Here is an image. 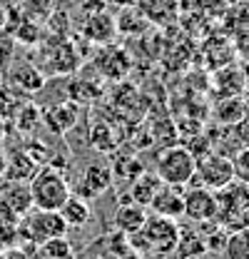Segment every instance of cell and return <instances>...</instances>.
<instances>
[{"instance_id":"obj_1","label":"cell","mask_w":249,"mask_h":259,"mask_svg":"<svg viewBox=\"0 0 249 259\" xmlns=\"http://www.w3.org/2000/svg\"><path fill=\"white\" fill-rule=\"evenodd\" d=\"M28 190H30L32 197V207L35 209H48V212H60L65 199L72 194L65 175L60 169L50 167V164L40 167L32 175V180L28 182Z\"/></svg>"},{"instance_id":"obj_2","label":"cell","mask_w":249,"mask_h":259,"mask_svg":"<svg viewBox=\"0 0 249 259\" xmlns=\"http://www.w3.org/2000/svg\"><path fill=\"white\" fill-rule=\"evenodd\" d=\"M224 232H237L249 227V187L242 182H232L217 194V217Z\"/></svg>"},{"instance_id":"obj_3","label":"cell","mask_w":249,"mask_h":259,"mask_svg":"<svg viewBox=\"0 0 249 259\" xmlns=\"http://www.w3.org/2000/svg\"><path fill=\"white\" fill-rule=\"evenodd\" d=\"M137 239H142V252L152 254V257H167L175 252L177 247V237H180V222L177 220H167L159 214H147L145 227L135 234Z\"/></svg>"},{"instance_id":"obj_4","label":"cell","mask_w":249,"mask_h":259,"mask_svg":"<svg viewBox=\"0 0 249 259\" xmlns=\"http://www.w3.org/2000/svg\"><path fill=\"white\" fill-rule=\"evenodd\" d=\"M194 169H197V160L185 145L167 147L157 157V177L162 180V185L187 187L194 180Z\"/></svg>"},{"instance_id":"obj_5","label":"cell","mask_w":249,"mask_h":259,"mask_svg":"<svg viewBox=\"0 0 249 259\" xmlns=\"http://www.w3.org/2000/svg\"><path fill=\"white\" fill-rule=\"evenodd\" d=\"M67 225L62 222L60 212H48V209H35L28 212L20 222H18V242H30L35 247H40L48 239L65 237Z\"/></svg>"},{"instance_id":"obj_6","label":"cell","mask_w":249,"mask_h":259,"mask_svg":"<svg viewBox=\"0 0 249 259\" xmlns=\"http://www.w3.org/2000/svg\"><path fill=\"white\" fill-rule=\"evenodd\" d=\"M194 180H199L202 187L219 192L227 185L234 182V169H232V157L222 155V152H210L204 157L197 160V169H194Z\"/></svg>"},{"instance_id":"obj_7","label":"cell","mask_w":249,"mask_h":259,"mask_svg":"<svg viewBox=\"0 0 249 259\" xmlns=\"http://www.w3.org/2000/svg\"><path fill=\"white\" fill-rule=\"evenodd\" d=\"M32 209V197L25 182L3 180L0 182V217L8 222H20Z\"/></svg>"},{"instance_id":"obj_8","label":"cell","mask_w":249,"mask_h":259,"mask_svg":"<svg viewBox=\"0 0 249 259\" xmlns=\"http://www.w3.org/2000/svg\"><path fill=\"white\" fill-rule=\"evenodd\" d=\"M185 217L194 225L215 222L217 217V194L202 185H192L185 190Z\"/></svg>"},{"instance_id":"obj_9","label":"cell","mask_w":249,"mask_h":259,"mask_svg":"<svg viewBox=\"0 0 249 259\" xmlns=\"http://www.w3.org/2000/svg\"><path fill=\"white\" fill-rule=\"evenodd\" d=\"M152 214L167 217V220H182L185 217V187L162 185L157 190L155 199L150 202Z\"/></svg>"},{"instance_id":"obj_10","label":"cell","mask_w":249,"mask_h":259,"mask_svg":"<svg viewBox=\"0 0 249 259\" xmlns=\"http://www.w3.org/2000/svg\"><path fill=\"white\" fill-rule=\"evenodd\" d=\"M112 180H115V177H112V169H110L107 164L95 162V164H90V167L85 169L77 194H80L82 199H88V202H90V199H95V197H100L105 190H110Z\"/></svg>"},{"instance_id":"obj_11","label":"cell","mask_w":249,"mask_h":259,"mask_svg":"<svg viewBox=\"0 0 249 259\" xmlns=\"http://www.w3.org/2000/svg\"><path fill=\"white\" fill-rule=\"evenodd\" d=\"M40 169V162L32 157L28 150H18L8 157L5 164V175L3 180H13V182H30L32 175Z\"/></svg>"},{"instance_id":"obj_12","label":"cell","mask_w":249,"mask_h":259,"mask_svg":"<svg viewBox=\"0 0 249 259\" xmlns=\"http://www.w3.org/2000/svg\"><path fill=\"white\" fill-rule=\"evenodd\" d=\"M145 220H147V207L135 204L130 199H124V204L115 212V227H117V232H122L127 237L137 234L145 227Z\"/></svg>"},{"instance_id":"obj_13","label":"cell","mask_w":249,"mask_h":259,"mask_svg":"<svg viewBox=\"0 0 249 259\" xmlns=\"http://www.w3.org/2000/svg\"><path fill=\"white\" fill-rule=\"evenodd\" d=\"M175 252L180 259H202V254L207 252L202 232H197L194 225H180V237H177Z\"/></svg>"},{"instance_id":"obj_14","label":"cell","mask_w":249,"mask_h":259,"mask_svg":"<svg viewBox=\"0 0 249 259\" xmlns=\"http://www.w3.org/2000/svg\"><path fill=\"white\" fill-rule=\"evenodd\" d=\"M60 217L62 222L67 225V229H75V227H85L93 217V209H90V202L82 199L80 194H70L65 199V204L60 207Z\"/></svg>"},{"instance_id":"obj_15","label":"cell","mask_w":249,"mask_h":259,"mask_svg":"<svg viewBox=\"0 0 249 259\" xmlns=\"http://www.w3.org/2000/svg\"><path fill=\"white\" fill-rule=\"evenodd\" d=\"M8 80H10V88L23 90V93H37V90L45 85V75L30 63L15 65V67L10 70Z\"/></svg>"},{"instance_id":"obj_16","label":"cell","mask_w":249,"mask_h":259,"mask_svg":"<svg viewBox=\"0 0 249 259\" xmlns=\"http://www.w3.org/2000/svg\"><path fill=\"white\" fill-rule=\"evenodd\" d=\"M43 117H45V125L50 127V132L62 135V132H67L77 122V107L72 102H62V105H55V107L45 110Z\"/></svg>"},{"instance_id":"obj_17","label":"cell","mask_w":249,"mask_h":259,"mask_svg":"<svg viewBox=\"0 0 249 259\" xmlns=\"http://www.w3.org/2000/svg\"><path fill=\"white\" fill-rule=\"evenodd\" d=\"M162 187V180L157 177V175H140V177H135L132 180V187H130V194H127V199L130 202H135V204H142V207H150V202L155 199L157 190Z\"/></svg>"},{"instance_id":"obj_18","label":"cell","mask_w":249,"mask_h":259,"mask_svg":"<svg viewBox=\"0 0 249 259\" xmlns=\"http://www.w3.org/2000/svg\"><path fill=\"white\" fill-rule=\"evenodd\" d=\"M117 32V23L110 18V15H102L97 13L93 15L88 23H85V35L93 40V42H110Z\"/></svg>"},{"instance_id":"obj_19","label":"cell","mask_w":249,"mask_h":259,"mask_svg":"<svg viewBox=\"0 0 249 259\" xmlns=\"http://www.w3.org/2000/svg\"><path fill=\"white\" fill-rule=\"evenodd\" d=\"M224 257L227 259H249V227L237 229V232H227Z\"/></svg>"},{"instance_id":"obj_20","label":"cell","mask_w":249,"mask_h":259,"mask_svg":"<svg viewBox=\"0 0 249 259\" xmlns=\"http://www.w3.org/2000/svg\"><path fill=\"white\" fill-rule=\"evenodd\" d=\"M10 120H15L18 130L32 132V127L37 125V120H43V110H40L37 105H32V102H23V100H20V105L15 107V112H13Z\"/></svg>"},{"instance_id":"obj_21","label":"cell","mask_w":249,"mask_h":259,"mask_svg":"<svg viewBox=\"0 0 249 259\" xmlns=\"http://www.w3.org/2000/svg\"><path fill=\"white\" fill-rule=\"evenodd\" d=\"M244 110L247 105L237 97H224L222 100V107L217 110V117H222L219 122H227V125H237L242 117H244Z\"/></svg>"},{"instance_id":"obj_22","label":"cell","mask_w":249,"mask_h":259,"mask_svg":"<svg viewBox=\"0 0 249 259\" xmlns=\"http://www.w3.org/2000/svg\"><path fill=\"white\" fill-rule=\"evenodd\" d=\"M227 28L229 30H242V37L249 35V0L242 5H232V10H227Z\"/></svg>"},{"instance_id":"obj_23","label":"cell","mask_w":249,"mask_h":259,"mask_svg":"<svg viewBox=\"0 0 249 259\" xmlns=\"http://www.w3.org/2000/svg\"><path fill=\"white\" fill-rule=\"evenodd\" d=\"M40 252L45 259H72V244L65 237H55L40 244Z\"/></svg>"},{"instance_id":"obj_24","label":"cell","mask_w":249,"mask_h":259,"mask_svg":"<svg viewBox=\"0 0 249 259\" xmlns=\"http://www.w3.org/2000/svg\"><path fill=\"white\" fill-rule=\"evenodd\" d=\"M232 169H234V182H242L249 187V147H239L234 152Z\"/></svg>"},{"instance_id":"obj_25","label":"cell","mask_w":249,"mask_h":259,"mask_svg":"<svg viewBox=\"0 0 249 259\" xmlns=\"http://www.w3.org/2000/svg\"><path fill=\"white\" fill-rule=\"evenodd\" d=\"M15 244H18V225L0 217V252H5Z\"/></svg>"},{"instance_id":"obj_26","label":"cell","mask_w":249,"mask_h":259,"mask_svg":"<svg viewBox=\"0 0 249 259\" xmlns=\"http://www.w3.org/2000/svg\"><path fill=\"white\" fill-rule=\"evenodd\" d=\"M18 105H20V100L15 97V93H13L10 88H3V85H0V117H3V120H10Z\"/></svg>"},{"instance_id":"obj_27","label":"cell","mask_w":249,"mask_h":259,"mask_svg":"<svg viewBox=\"0 0 249 259\" xmlns=\"http://www.w3.org/2000/svg\"><path fill=\"white\" fill-rule=\"evenodd\" d=\"M13 53H15V40H13V35L0 30V70L13 60Z\"/></svg>"},{"instance_id":"obj_28","label":"cell","mask_w":249,"mask_h":259,"mask_svg":"<svg viewBox=\"0 0 249 259\" xmlns=\"http://www.w3.org/2000/svg\"><path fill=\"white\" fill-rule=\"evenodd\" d=\"M13 40H15V42H35V25L25 20L18 30L13 32Z\"/></svg>"},{"instance_id":"obj_29","label":"cell","mask_w":249,"mask_h":259,"mask_svg":"<svg viewBox=\"0 0 249 259\" xmlns=\"http://www.w3.org/2000/svg\"><path fill=\"white\" fill-rule=\"evenodd\" d=\"M232 132L239 137V147H249V117H242Z\"/></svg>"},{"instance_id":"obj_30","label":"cell","mask_w":249,"mask_h":259,"mask_svg":"<svg viewBox=\"0 0 249 259\" xmlns=\"http://www.w3.org/2000/svg\"><path fill=\"white\" fill-rule=\"evenodd\" d=\"M5 254V259H30V254L20 247V244H15V247H10V249H5L3 252Z\"/></svg>"},{"instance_id":"obj_31","label":"cell","mask_w":249,"mask_h":259,"mask_svg":"<svg viewBox=\"0 0 249 259\" xmlns=\"http://www.w3.org/2000/svg\"><path fill=\"white\" fill-rule=\"evenodd\" d=\"M110 3H112V5H117V8H135V5H137V3H140V0H110Z\"/></svg>"},{"instance_id":"obj_32","label":"cell","mask_w":249,"mask_h":259,"mask_svg":"<svg viewBox=\"0 0 249 259\" xmlns=\"http://www.w3.org/2000/svg\"><path fill=\"white\" fill-rule=\"evenodd\" d=\"M8 28V8L0 3V30H5Z\"/></svg>"},{"instance_id":"obj_33","label":"cell","mask_w":249,"mask_h":259,"mask_svg":"<svg viewBox=\"0 0 249 259\" xmlns=\"http://www.w3.org/2000/svg\"><path fill=\"white\" fill-rule=\"evenodd\" d=\"M5 164H8V155H5V150L0 147V180H3V175H5Z\"/></svg>"},{"instance_id":"obj_34","label":"cell","mask_w":249,"mask_h":259,"mask_svg":"<svg viewBox=\"0 0 249 259\" xmlns=\"http://www.w3.org/2000/svg\"><path fill=\"white\" fill-rule=\"evenodd\" d=\"M5 132H8V120H3V117H0V142L5 140Z\"/></svg>"},{"instance_id":"obj_35","label":"cell","mask_w":249,"mask_h":259,"mask_svg":"<svg viewBox=\"0 0 249 259\" xmlns=\"http://www.w3.org/2000/svg\"><path fill=\"white\" fill-rule=\"evenodd\" d=\"M0 85H3V70H0Z\"/></svg>"},{"instance_id":"obj_36","label":"cell","mask_w":249,"mask_h":259,"mask_svg":"<svg viewBox=\"0 0 249 259\" xmlns=\"http://www.w3.org/2000/svg\"><path fill=\"white\" fill-rule=\"evenodd\" d=\"M77 259H95V257H77Z\"/></svg>"},{"instance_id":"obj_37","label":"cell","mask_w":249,"mask_h":259,"mask_svg":"<svg viewBox=\"0 0 249 259\" xmlns=\"http://www.w3.org/2000/svg\"><path fill=\"white\" fill-rule=\"evenodd\" d=\"M152 259H167V257H152Z\"/></svg>"},{"instance_id":"obj_38","label":"cell","mask_w":249,"mask_h":259,"mask_svg":"<svg viewBox=\"0 0 249 259\" xmlns=\"http://www.w3.org/2000/svg\"><path fill=\"white\" fill-rule=\"evenodd\" d=\"M0 259H5V254H3V252H0Z\"/></svg>"}]
</instances>
